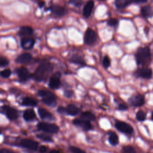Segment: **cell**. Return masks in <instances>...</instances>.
Segmentation results:
<instances>
[{
    "mask_svg": "<svg viewBox=\"0 0 153 153\" xmlns=\"http://www.w3.org/2000/svg\"><path fill=\"white\" fill-rule=\"evenodd\" d=\"M53 66L48 62L45 61L40 64L33 74V78L37 81H42L51 74L53 71Z\"/></svg>",
    "mask_w": 153,
    "mask_h": 153,
    "instance_id": "6da1fadb",
    "label": "cell"
},
{
    "mask_svg": "<svg viewBox=\"0 0 153 153\" xmlns=\"http://www.w3.org/2000/svg\"><path fill=\"white\" fill-rule=\"evenodd\" d=\"M136 61L137 65L143 66L151 61V53L149 47H139L135 54Z\"/></svg>",
    "mask_w": 153,
    "mask_h": 153,
    "instance_id": "7a4b0ae2",
    "label": "cell"
},
{
    "mask_svg": "<svg viewBox=\"0 0 153 153\" xmlns=\"http://www.w3.org/2000/svg\"><path fill=\"white\" fill-rule=\"evenodd\" d=\"M38 95L42 97V101L49 106H55L56 105V96L52 92L47 90H40L38 91Z\"/></svg>",
    "mask_w": 153,
    "mask_h": 153,
    "instance_id": "3957f363",
    "label": "cell"
},
{
    "mask_svg": "<svg viewBox=\"0 0 153 153\" xmlns=\"http://www.w3.org/2000/svg\"><path fill=\"white\" fill-rule=\"evenodd\" d=\"M36 126L38 130L52 134L57 133L59 130V127L55 124H51L45 122H40L37 124Z\"/></svg>",
    "mask_w": 153,
    "mask_h": 153,
    "instance_id": "277c9868",
    "label": "cell"
},
{
    "mask_svg": "<svg viewBox=\"0 0 153 153\" xmlns=\"http://www.w3.org/2000/svg\"><path fill=\"white\" fill-rule=\"evenodd\" d=\"M115 127L118 131L127 134H131L134 131L133 127L130 124L121 121H116Z\"/></svg>",
    "mask_w": 153,
    "mask_h": 153,
    "instance_id": "5b68a950",
    "label": "cell"
},
{
    "mask_svg": "<svg viewBox=\"0 0 153 153\" xmlns=\"http://www.w3.org/2000/svg\"><path fill=\"white\" fill-rule=\"evenodd\" d=\"M152 70L151 68H141L138 69H137L134 73V75L137 77H140L143 79H151L152 76Z\"/></svg>",
    "mask_w": 153,
    "mask_h": 153,
    "instance_id": "8992f818",
    "label": "cell"
},
{
    "mask_svg": "<svg viewBox=\"0 0 153 153\" xmlns=\"http://www.w3.org/2000/svg\"><path fill=\"white\" fill-rule=\"evenodd\" d=\"M128 102L130 105L134 107L142 106L145 103V98L140 94H136L131 96L128 99Z\"/></svg>",
    "mask_w": 153,
    "mask_h": 153,
    "instance_id": "52a82bcc",
    "label": "cell"
},
{
    "mask_svg": "<svg viewBox=\"0 0 153 153\" xmlns=\"http://www.w3.org/2000/svg\"><path fill=\"white\" fill-rule=\"evenodd\" d=\"M97 39L96 32L91 29H87L85 32L84 41L85 44L88 45H93L94 44Z\"/></svg>",
    "mask_w": 153,
    "mask_h": 153,
    "instance_id": "ba28073f",
    "label": "cell"
},
{
    "mask_svg": "<svg viewBox=\"0 0 153 153\" xmlns=\"http://www.w3.org/2000/svg\"><path fill=\"white\" fill-rule=\"evenodd\" d=\"M2 110L4 111V114H5L7 117L10 120H15L18 117V111L17 109L7 105H4L2 107Z\"/></svg>",
    "mask_w": 153,
    "mask_h": 153,
    "instance_id": "9c48e42d",
    "label": "cell"
},
{
    "mask_svg": "<svg viewBox=\"0 0 153 153\" xmlns=\"http://www.w3.org/2000/svg\"><path fill=\"white\" fill-rule=\"evenodd\" d=\"M19 145L30 150H36L38 146V142L30 139H23L20 140Z\"/></svg>",
    "mask_w": 153,
    "mask_h": 153,
    "instance_id": "30bf717a",
    "label": "cell"
},
{
    "mask_svg": "<svg viewBox=\"0 0 153 153\" xmlns=\"http://www.w3.org/2000/svg\"><path fill=\"white\" fill-rule=\"evenodd\" d=\"M16 73L19 77V81L22 82H26L31 77V74H30L29 71L25 67H21L17 69Z\"/></svg>",
    "mask_w": 153,
    "mask_h": 153,
    "instance_id": "8fae6325",
    "label": "cell"
},
{
    "mask_svg": "<svg viewBox=\"0 0 153 153\" xmlns=\"http://www.w3.org/2000/svg\"><path fill=\"white\" fill-rule=\"evenodd\" d=\"M73 124L75 126H77L82 128V130L85 131L90 130L92 128V125L89 121H87L84 119H79L76 118L74 120Z\"/></svg>",
    "mask_w": 153,
    "mask_h": 153,
    "instance_id": "7c38bea8",
    "label": "cell"
},
{
    "mask_svg": "<svg viewBox=\"0 0 153 153\" xmlns=\"http://www.w3.org/2000/svg\"><path fill=\"white\" fill-rule=\"evenodd\" d=\"M61 74L60 72H56L51 76L49 80L48 85L51 89H57L60 85V78Z\"/></svg>",
    "mask_w": 153,
    "mask_h": 153,
    "instance_id": "4fadbf2b",
    "label": "cell"
},
{
    "mask_svg": "<svg viewBox=\"0 0 153 153\" xmlns=\"http://www.w3.org/2000/svg\"><path fill=\"white\" fill-rule=\"evenodd\" d=\"M51 13L57 17H62L65 15L67 10L63 7L59 5H53L50 8Z\"/></svg>",
    "mask_w": 153,
    "mask_h": 153,
    "instance_id": "5bb4252c",
    "label": "cell"
},
{
    "mask_svg": "<svg viewBox=\"0 0 153 153\" xmlns=\"http://www.w3.org/2000/svg\"><path fill=\"white\" fill-rule=\"evenodd\" d=\"M35 44V40L29 37L23 38L21 40V45L25 50H30L32 48Z\"/></svg>",
    "mask_w": 153,
    "mask_h": 153,
    "instance_id": "9a60e30c",
    "label": "cell"
},
{
    "mask_svg": "<svg viewBox=\"0 0 153 153\" xmlns=\"http://www.w3.org/2000/svg\"><path fill=\"white\" fill-rule=\"evenodd\" d=\"M94 5V1L92 0H89L86 2L83 8V15L85 17L88 18L90 16L93 10Z\"/></svg>",
    "mask_w": 153,
    "mask_h": 153,
    "instance_id": "2e32d148",
    "label": "cell"
},
{
    "mask_svg": "<svg viewBox=\"0 0 153 153\" xmlns=\"http://www.w3.org/2000/svg\"><path fill=\"white\" fill-rule=\"evenodd\" d=\"M140 14L145 19H150L153 17V9L149 5H145L140 8Z\"/></svg>",
    "mask_w": 153,
    "mask_h": 153,
    "instance_id": "e0dca14e",
    "label": "cell"
},
{
    "mask_svg": "<svg viewBox=\"0 0 153 153\" xmlns=\"http://www.w3.org/2000/svg\"><path fill=\"white\" fill-rule=\"evenodd\" d=\"M32 60V56L28 53H22L19 55L16 59V62L18 63L26 64Z\"/></svg>",
    "mask_w": 153,
    "mask_h": 153,
    "instance_id": "ac0fdd59",
    "label": "cell"
},
{
    "mask_svg": "<svg viewBox=\"0 0 153 153\" xmlns=\"http://www.w3.org/2000/svg\"><path fill=\"white\" fill-rule=\"evenodd\" d=\"M38 112L39 117L42 120H52L54 118L53 114L44 108H39L38 109Z\"/></svg>",
    "mask_w": 153,
    "mask_h": 153,
    "instance_id": "d6986e66",
    "label": "cell"
},
{
    "mask_svg": "<svg viewBox=\"0 0 153 153\" xmlns=\"http://www.w3.org/2000/svg\"><path fill=\"white\" fill-rule=\"evenodd\" d=\"M33 33V30L32 27L27 26H22L19 31V35L20 36H23L24 38L29 37L31 36Z\"/></svg>",
    "mask_w": 153,
    "mask_h": 153,
    "instance_id": "ffe728a7",
    "label": "cell"
},
{
    "mask_svg": "<svg viewBox=\"0 0 153 153\" xmlns=\"http://www.w3.org/2000/svg\"><path fill=\"white\" fill-rule=\"evenodd\" d=\"M23 117L26 121H29L35 119L36 118V114L33 109H27L24 111Z\"/></svg>",
    "mask_w": 153,
    "mask_h": 153,
    "instance_id": "44dd1931",
    "label": "cell"
},
{
    "mask_svg": "<svg viewBox=\"0 0 153 153\" xmlns=\"http://www.w3.org/2000/svg\"><path fill=\"white\" fill-rule=\"evenodd\" d=\"M66 108L68 115L75 116L79 112V109L73 104H69Z\"/></svg>",
    "mask_w": 153,
    "mask_h": 153,
    "instance_id": "7402d4cb",
    "label": "cell"
},
{
    "mask_svg": "<svg viewBox=\"0 0 153 153\" xmlns=\"http://www.w3.org/2000/svg\"><path fill=\"white\" fill-rule=\"evenodd\" d=\"M38 102L37 101L32 97H26L22 100V105L24 106H36Z\"/></svg>",
    "mask_w": 153,
    "mask_h": 153,
    "instance_id": "603a6c76",
    "label": "cell"
},
{
    "mask_svg": "<svg viewBox=\"0 0 153 153\" xmlns=\"http://www.w3.org/2000/svg\"><path fill=\"white\" fill-rule=\"evenodd\" d=\"M133 0H115V4L118 8H124L128 5H130Z\"/></svg>",
    "mask_w": 153,
    "mask_h": 153,
    "instance_id": "cb8c5ba5",
    "label": "cell"
},
{
    "mask_svg": "<svg viewBox=\"0 0 153 153\" xmlns=\"http://www.w3.org/2000/svg\"><path fill=\"white\" fill-rule=\"evenodd\" d=\"M109 142L112 145H117L118 143V135L114 131H110L109 133Z\"/></svg>",
    "mask_w": 153,
    "mask_h": 153,
    "instance_id": "d4e9b609",
    "label": "cell"
},
{
    "mask_svg": "<svg viewBox=\"0 0 153 153\" xmlns=\"http://www.w3.org/2000/svg\"><path fill=\"white\" fill-rule=\"evenodd\" d=\"M81 117L82 119L86 120L87 121H94L96 119V116L91 112L85 111L81 114Z\"/></svg>",
    "mask_w": 153,
    "mask_h": 153,
    "instance_id": "484cf974",
    "label": "cell"
},
{
    "mask_svg": "<svg viewBox=\"0 0 153 153\" xmlns=\"http://www.w3.org/2000/svg\"><path fill=\"white\" fill-rule=\"evenodd\" d=\"M70 61L74 63L75 64H78L82 66L85 65V62L83 60V59L79 57L78 55H74L70 59Z\"/></svg>",
    "mask_w": 153,
    "mask_h": 153,
    "instance_id": "4316f807",
    "label": "cell"
},
{
    "mask_svg": "<svg viewBox=\"0 0 153 153\" xmlns=\"http://www.w3.org/2000/svg\"><path fill=\"white\" fill-rule=\"evenodd\" d=\"M36 137L39 139L41 140H43L44 142H53V140L52 139V137L51 136H50L49 135L47 134H43V133H41V134H38L36 135Z\"/></svg>",
    "mask_w": 153,
    "mask_h": 153,
    "instance_id": "83f0119b",
    "label": "cell"
},
{
    "mask_svg": "<svg viewBox=\"0 0 153 153\" xmlns=\"http://www.w3.org/2000/svg\"><path fill=\"white\" fill-rule=\"evenodd\" d=\"M136 118L139 121H143L146 120V114L143 111L139 110L136 114Z\"/></svg>",
    "mask_w": 153,
    "mask_h": 153,
    "instance_id": "f1b7e54d",
    "label": "cell"
},
{
    "mask_svg": "<svg viewBox=\"0 0 153 153\" xmlns=\"http://www.w3.org/2000/svg\"><path fill=\"white\" fill-rule=\"evenodd\" d=\"M123 153H137L134 148L131 146L127 145L123 147Z\"/></svg>",
    "mask_w": 153,
    "mask_h": 153,
    "instance_id": "f546056e",
    "label": "cell"
},
{
    "mask_svg": "<svg viewBox=\"0 0 153 153\" xmlns=\"http://www.w3.org/2000/svg\"><path fill=\"white\" fill-rule=\"evenodd\" d=\"M11 74V71L9 69H4L1 72V76L2 78H7L10 77Z\"/></svg>",
    "mask_w": 153,
    "mask_h": 153,
    "instance_id": "4dcf8cb0",
    "label": "cell"
},
{
    "mask_svg": "<svg viewBox=\"0 0 153 153\" xmlns=\"http://www.w3.org/2000/svg\"><path fill=\"white\" fill-rule=\"evenodd\" d=\"M102 63H103V67H104L105 68H108V67H109L110 64H111V61H110V59H109V58L108 57V56H105L103 57Z\"/></svg>",
    "mask_w": 153,
    "mask_h": 153,
    "instance_id": "1f68e13d",
    "label": "cell"
},
{
    "mask_svg": "<svg viewBox=\"0 0 153 153\" xmlns=\"http://www.w3.org/2000/svg\"><path fill=\"white\" fill-rule=\"evenodd\" d=\"M69 149L72 153H85L83 150L75 146H71Z\"/></svg>",
    "mask_w": 153,
    "mask_h": 153,
    "instance_id": "d6a6232c",
    "label": "cell"
},
{
    "mask_svg": "<svg viewBox=\"0 0 153 153\" xmlns=\"http://www.w3.org/2000/svg\"><path fill=\"white\" fill-rule=\"evenodd\" d=\"M118 24V20L116 19H111L108 20V25L110 26L115 27Z\"/></svg>",
    "mask_w": 153,
    "mask_h": 153,
    "instance_id": "836d02e7",
    "label": "cell"
},
{
    "mask_svg": "<svg viewBox=\"0 0 153 153\" xmlns=\"http://www.w3.org/2000/svg\"><path fill=\"white\" fill-rule=\"evenodd\" d=\"M8 63H9V62L6 58L3 57H1V58H0V66L1 67H4V66H7L8 65Z\"/></svg>",
    "mask_w": 153,
    "mask_h": 153,
    "instance_id": "e575fe53",
    "label": "cell"
},
{
    "mask_svg": "<svg viewBox=\"0 0 153 153\" xmlns=\"http://www.w3.org/2000/svg\"><path fill=\"white\" fill-rule=\"evenodd\" d=\"M69 3L73 4L75 7H79L82 4V0H69Z\"/></svg>",
    "mask_w": 153,
    "mask_h": 153,
    "instance_id": "d590c367",
    "label": "cell"
},
{
    "mask_svg": "<svg viewBox=\"0 0 153 153\" xmlns=\"http://www.w3.org/2000/svg\"><path fill=\"white\" fill-rule=\"evenodd\" d=\"M57 111L60 114H62V115H65V114H67V111H66V108H65L63 106H60L58 107L57 109Z\"/></svg>",
    "mask_w": 153,
    "mask_h": 153,
    "instance_id": "8d00e7d4",
    "label": "cell"
},
{
    "mask_svg": "<svg viewBox=\"0 0 153 153\" xmlns=\"http://www.w3.org/2000/svg\"><path fill=\"white\" fill-rule=\"evenodd\" d=\"M74 94V92L71 90H65L64 92L65 96L67 97H71Z\"/></svg>",
    "mask_w": 153,
    "mask_h": 153,
    "instance_id": "74e56055",
    "label": "cell"
},
{
    "mask_svg": "<svg viewBox=\"0 0 153 153\" xmlns=\"http://www.w3.org/2000/svg\"><path fill=\"white\" fill-rule=\"evenodd\" d=\"M118 108L120 111H126L128 109V106L124 103H121L118 105Z\"/></svg>",
    "mask_w": 153,
    "mask_h": 153,
    "instance_id": "f35d334b",
    "label": "cell"
},
{
    "mask_svg": "<svg viewBox=\"0 0 153 153\" xmlns=\"http://www.w3.org/2000/svg\"><path fill=\"white\" fill-rule=\"evenodd\" d=\"M47 151V148L45 145H41L39 148V152L41 153H45Z\"/></svg>",
    "mask_w": 153,
    "mask_h": 153,
    "instance_id": "ab89813d",
    "label": "cell"
},
{
    "mask_svg": "<svg viewBox=\"0 0 153 153\" xmlns=\"http://www.w3.org/2000/svg\"><path fill=\"white\" fill-rule=\"evenodd\" d=\"M0 153H16L10 149H6V148H2L0 151Z\"/></svg>",
    "mask_w": 153,
    "mask_h": 153,
    "instance_id": "60d3db41",
    "label": "cell"
},
{
    "mask_svg": "<svg viewBox=\"0 0 153 153\" xmlns=\"http://www.w3.org/2000/svg\"><path fill=\"white\" fill-rule=\"evenodd\" d=\"M148 0H133V1L136 4H142V3H145Z\"/></svg>",
    "mask_w": 153,
    "mask_h": 153,
    "instance_id": "b9f144b4",
    "label": "cell"
},
{
    "mask_svg": "<svg viewBox=\"0 0 153 153\" xmlns=\"http://www.w3.org/2000/svg\"><path fill=\"white\" fill-rule=\"evenodd\" d=\"M49 153H63L60 150H56V149H52L51 150Z\"/></svg>",
    "mask_w": 153,
    "mask_h": 153,
    "instance_id": "7bdbcfd3",
    "label": "cell"
},
{
    "mask_svg": "<svg viewBox=\"0 0 153 153\" xmlns=\"http://www.w3.org/2000/svg\"><path fill=\"white\" fill-rule=\"evenodd\" d=\"M38 5L40 7H42L44 5H45V2L42 1H40L39 3H38Z\"/></svg>",
    "mask_w": 153,
    "mask_h": 153,
    "instance_id": "ee69618b",
    "label": "cell"
},
{
    "mask_svg": "<svg viewBox=\"0 0 153 153\" xmlns=\"http://www.w3.org/2000/svg\"><path fill=\"white\" fill-rule=\"evenodd\" d=\"M149 28H148V27H145L144 28V31H145V33L146 35H148V33H149Z\"/></svg>",
    "mask_w": 153,
    "mask_h": 153,
    "instance_id": "f6af8a7d",
    "label": "cell"
},
{
    "mask_svg": "<svg viewBox=\"0 0 153 153\" xmlns=\"http://www.w3.org/2000/svg\"><path fill=\"white\" fill-rule=\"evenodd\" d=\"M151 120L153 121V112L151 114Z\"/></svg>",
    "mask_w": 153,
    "mask_h": 153,
    "instance_id": "bcb514c9",
    "label": "cell"
},
{
    "mask_svg": "<svg viewBox=\"0 0 153 153\" xmlns=\"http://www.w3.org/2000/svg\"><path fill=\"white\" fill-rule=\"evenodd\" d=\"M101 1H104V0H101Z\"/></svg>",
    "mask_w": 153,
    "mask_h": 153,
    "instance_id": "7dc6e473",
    "label": "cell"
}]
</instances>
